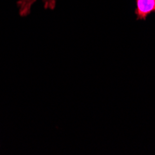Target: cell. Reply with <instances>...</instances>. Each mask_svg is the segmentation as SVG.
Returning a JSON list of instances; mask_svg holds the SVG:
<instances>
[{
  "label": "cell",
  "instance_id": "6da1fadb",
  "mask_svg": "<svg viewBox=\"0 0 155 155\" xmlns=\"http://www.w3.org/2000/svg\"><path fill=\"white\" fill-rule=\"evenodd\" d=\"M36 0H18L17 1V5L19 7V11H20V15L24 17L26 15L30 13L31 8L33 7V5L35 3ZM43 3L45 4V8H49V9H54L55 6H56V2L57 0H42Z\"/></svg>",
  "mask_w": 155,
  "mask_h": 155
},
{
  "label": "cell",
  "instance_id": "7a4b0ae2",
  "mask_svg": "<svg viewBox=\"0 0 155 155\" xmlns=\"http://www.w3.org/2000/svg\"><path fill=\"white\" fill-rule=\"evenodd\" d=\"M152 12H155V0H137L136 15L137 20H146Z\"/></svg>",
  "mask_w": 155,
  "mask_h": 155
}]
</instances>
